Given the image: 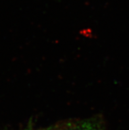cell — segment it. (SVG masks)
Masks as SVG:
<instances>
[{
  "instance_id": "cell-1",
  "label": "cell",
  "mask_w": 129,
  "mask_h": 130,
  "mask_svg": "<svg viewBox=\"0 0 129 130\" xmlns=\"http://www.w3.org/2000/svg\"><path fill=\"white\" fill-rule=\"evenodd\" d=\"M54 130V129H53ZM55 130H101L96 120H85L70 122Z\"/></svg>"
},
{
  "instance_id": "cell-2",
  "label": "cell",
  "mask_w": 129,
  "mask_h": 130,
  "mask_svg": "<svg viewBox=\"0 0 129 130\" xmlns=\"http://www.w3.org/2000/svg\"><path fill=\"white\" fill-rule=\"evenodd\" d=\"M22 130H53V129H36V128H33L32 126H30V127H27Z\"/></svg>"
}]
</instances>
